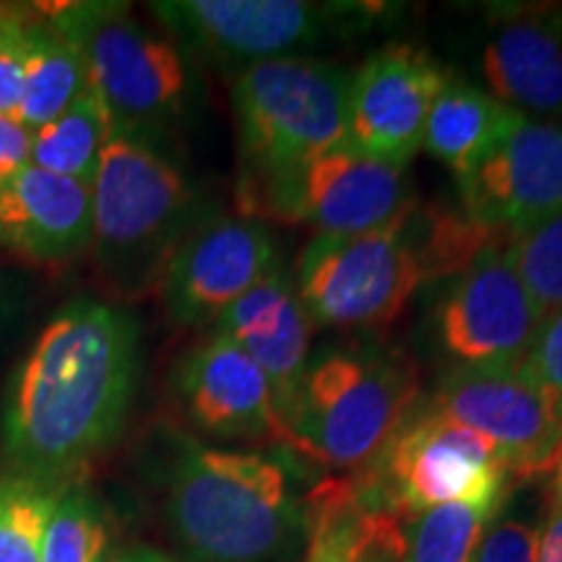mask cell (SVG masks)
Masks as SVG:
<instances>
[{"instance_id": "obj_1", "label": "cell", "mask_w": 562, "mask_h": 562, "mask_svg": "<svg viewBox=\"0 0 562 562\" xmlns=\"http://www.w3.org/2000/svg\"><path fill=\"white\" fill-rule=\"evenodd\" d=\"M136 349V326L121 307L79 297L55 313L5 391V467L70 484L121 432Z\"/></svg>"}, {"instance_id": "obj_2", "label": "cell", "mask_w": 562, "mask_h": 562, "mask_svg": "<svg viewBox=\"0 0 562 562\" xmlns=\"http://www.w3.org/2000/svg\"><path fill=\"white\" fill-rule=\"evenodd\" d=\"M165 516L188 562H284L305 531L284 463L191 438L175 446Z\"/></svg>"}, {"instance_id": "obj_3", "label": "cell", "mask_w": 562, "mask_h": 562, "mask_svg": "<svg viewBox=\"0 0 562 562\" xmlns=\"http://www.w3.org/2000/svg\"><path fill=\"white\" fill-rule=\"evenodd\" d=\"M349 87L347 68L302 55L237 70L232 110L240 140L243 216L281 222L300 172L347 138Z\"/></svg>"}, {"instance_id": "obj_4", "label": "cell", "mask_w": 562, "mask_h": 562, "mask_svg": "<svg viewBox=\"0 0 562 562\" xmlns=\"http://www.w3.org/2000/svg\"><path fill=\"white\" fill-rule=\"evenodd\" d=\"M91 193L97 271L123 300L157 292L178 245L209 216L186 172L133 131L112 133Z\"/></svg>"}, {"instance_id": "obj_5", "label": "cell", "mask_w": 562, "mask_h": 562, "mask_svg": "<svg viewBox=\"0 0 562 562\" xmlns=\"http://www.w3.org/2000/svg\"><path fill=\"white\" fill-rule=\"evenodd\" d=\"M419 378L378 349H336L307 364L286 417L294 451L341 472H364L409 419Z\"/></svg>"}, {"instance_id": "obj_6", "label": "cell", "mask_w": 562, "mask_h": 562, "mask_svg": "<svg viewBox=\"0 0 562 562\" xmlns=\"http://www.w3.org/2000/svg\"><path fill=\"white\" fill-rule=\"evenodd\" d=\"M47 16L79 47L89 87L115 128L149 136L172 123L191 97V70L170 37L149 32L123 3H60Z\"/></svg>"}, {"instance_id": "obj_7", "label": "cell", "mask_w": 562, "mask_h": 562, "mask_svg": "<svg viewBox=\"0 0 562 562\" xmlns=\"http://www.w3.org/2000/svg\"><path fill=\"white\" fill-rule=\"evenodd\" d=\"M412 211L362 235L313 237L294 284L313 326L383 328L404 313L430 279Z\"/></svg>"}, {"instance_id": "obj_8", "label": "cell", "mask_w": 562, "mask_h": 562, "mask_svg": "<svg viewBox=\"0 0 562 562\" xmlns=\"http://www.w3.org/2000/svg\"><path fill=\"white\" fill-rule=\"evenodd\" d=\"M505 476L487 438L427 406L404 422L355 487L364 508L412 518L448 503L503 501Z\"/></svg>"}, {"instance_id": "obj_9", "label": "cell", "mask_w": 562, "mask_h": 562, "mask_svg": "<svg viewBox=\"0 0 562 562\" xmlns=\"http://www.w3.org/2000/svg\"><path fill=\"white\" fill-rule=\"evenodd\" d=\"M508 243L487 245L435 311L438 344L456 368H518L544 323L510 261Z\"/></svg>"}, {"instance_id": "obj_10", "label": "cell", "mask_w": 562, "mask_h": 562, "mask_svg": "<svg viewBox=\"0 0 562 562\" xmlns=\"http://www.w3.org/2000/svg\"><path fill=\"white\" fill-rule=\"evenodd\" d=\"M430 409L487 438L508 474L533 480L558 467L562 419L521 368L448 370Z\"/></svg>"}, {"instance_id": "obj_11", "label": "cell", "mask_w": 562, "mask_h": 562, "mask_svg": "<svg viewBox=\"0 0 562 562\" xmlns=\"http://www.w3.org/2000/svg\"><path fill=\"white\" fill-rule=\"evenodd\" d=\"M149 9L180 45L237 70L318 45L347 16L344 5L302 0H170Z\"/></svg>"}, {"instance_id": "obj_12", "label": "cell", "mask_w": 562, "mask_h": 562, "mask_svg": "<svg viewBox=\"0 0 562 562\" xmlns=\"http://www.w3.org/2000/svg\"><path fill=\"white\" fill-rule=\"evenodd\" d=\"M277 263V245L263 222L206 216L167 263L157 294L180 326H201L227 311Z\"/></svg>"}, {"instance_id": "obj_13", "label": "cell", "mask_w": 562, "mask_h": 562, "mask_svg": "<svg viewBox=\"0 0 562 562\" xmlns=\"http://www.w3.org/2000/svg\"><path fill=\"white\" fill-rule=\"evenodd\" d=\"M461 188L467 214L503 237L560 214L562 128L516 112Z\"/></svg>"}, {"instance_id": "obj_14", "label": "cell", "mask_w": 562, "mask_h": 562, "mask_svg": "<svg viewBox=\"0 0 562 562\" xmlns=\"http://www.w3.org/2000/svg\"><path fill=\"white\" fill-rule=\"evenodd\" d=\"M453 76L430 55L389 45L351 74L347 144L370 157L406 167L422 146L435 97Z\"/></svg>"}, {"instance_id": "obj_15", "label": "cell", "mask_w": 562, "mask_h": 562, "mask_svg": "<svg viewBox=\"0 0 562 562\" xmlns=\"http://www.w3.org/2000/svg\"><path fill=\"white\" fill-rule=\"evenodd\" d=\"M414 206L404 167L341 140L300 172L281 222L307 224L331 237L362 235L402 220Z\"/></svg>"}, {"instance_id": "obj_16", "label": "cell", "mask_w": 562, "mask_h": 562, "mask_svg": "<svg viewBox=\"0 0 562 562\" xmlns=\"http://www.w3.org/2000/svg\"><path fill=\"white\" fill-rule=\"evenodd\" d=\"M175 393L201 432L222 440H269L294 451L261 368L220 331L178 362Z\"/></svg>"}, {"instance_id": "obj_17", "label": "cell", "mask_w": 562, "mask_h": 562, "mask_svg": "<svg viewBox=\"0 0 562 562\" xmlns=\"http://www.w3.org/2000/svg\"><path fill=\"white\" fill-rule=\"evenodd\" d=\"M216 331L235 341L261 368L286 425L311 364L307 355L313 336V321L302 305L294 281L273 266L256 286H250L216 318Z\"/></svg>"}, {"instance_id": "obj_18", "label": "cell", "mask_w": 562, "mask_h": 562, "mask_svg": "<svg viewBox=\"0 0 562 562\" xmlns=\"http://www.w3.org/2000/svg\"><path fill=\"white\" fill-rule=\"evenodd\" d=\"M91 186L26 165L0 178V245L40 263H66L91 250Z\"/></svg>"}, {"instance_id": "obj_19", "label": "cell", "mask_w": 562, "mask_h": 562, "mask_svg": "<svg viewBox=\"0 0 562 562\" xmlns=\"http://www.w3.org/2000/svg\"><path fill=\"white\" fill-rule=\"evenodd\" d=\"M490 97L516 112H562V11L508 13L480 53Z\"/></svg>"}, {"instance_id": "obj_20", "label": "cell", "mask_w": 562, "mask_h": 562, "mask_svg": "<svg viewBox=\"0 0 562 562\" xmlns=\"http://www.w3.org/2000/svg\"><path fill=\"white\" fill-rule=\"evenodd\" d=\"M516 110L505 108L472 83L451 79L435 97L422 146L461 182L487 157Z\"/></svg>"}, {"instance_id": "obj_21", "label": "cell", "mask_w": 562, "mask_h": 562, "mask_svg": "<svg viewBox=\"0 0 562 562\" xmlns=\"http://www.w3.org/2000/svg\"><path fill=\"white\" fill-rule=\"evenodd\" d=\"M89 87L79 47L47 16L45 5H32L26 24L24 94L16 121L26 131H40L70 108Z\"/></svg>"}, {"instance_id": "obj_22", "label": "cell", "mask_w": 562, "mask_h": 562, "mask_svg": "<svg viewBox=\"0 0 562 562\" xmlns=\"http://www.w3.org/2000/svg\"><path fill=\"white\" fill-rule=\"evenodd\" d=\"M115 133V121L94 89L87 91L55 121L32 133L30 161L40 170L94 186L102 151Z\"/></svg>"}, {"instance_id": "obj_23", "label": "cell", "mask_w": 562, "mask_h": 562, "mask_svg": "<svg viewBox=\"0 0 562 562\" xmlns=\"http://www.w3.org/2000/svg\"><path fill=\"white\" fill-rule=\"evenodd\" d=\"M305 529L307 552L302 562H362L375 516L364 508L355 482L331 480L307 497Z\"/></svg>"}, {"instance_id": "obj_24", "label": "cell", "mask_w": 562, "mask_h": 562, "mask_svg": "<svg viewBox=\"0 0 562 562\" xmlns=\"http://www.w3.org/2000/svg\"><path fill=\"white\" fill-rule=\"evenodd\" d=\"M501 501L448 503L406 518L398 537L396 562H474L484 529L495 518Z\"/></svg>"}, {"instance_id": "obj_25", "label": "cell", "mask_w": 562, "mask_h": 562, "mask_svg": "<svg viewBox=\"0 0 562 562\" xmlns=\"http://www.w3.org/2000/svg\"><path fill=\"white\" fill-rule=\"evenodd\" d=\"M60 490L11 467L0 469V562H40Z\"/></svg>"}, {"instance_id": "obj_26", "label": "cell", "mask_w": 562, "mask_h": 562, "mask_svg": "<svg viewBox=\"0 0 562 562\" xmlns=\"http://www.w3.org/2000/svg\"><path fill=\"white\" fill-rule=\"evenodd\" d=\"M108 544L100 503L83 484H66L47 521L40 562H108Z\"/></svg>"}, {"instance_id": "obj_27", "label": "cell", "mask_w": 562, "mask_h": 562, "mask_svg": "<svg viewBox=\"0 0 562 562\" xmlns=\"http://www.w3.org/2000/svg\"><path fill=\"white\" fill-rule=\"evenodd\" d=\"M510 261L542 315L562 307V211L510 237Z\"/></svg>"}, {"instance_id": "obj_28", "label": "cell", "mask_w": 562, "mask_h": 562, "mask_svg": "<svg viewBox=\"0 0 562 562\" xmlns=\"http://www.w3.org/2000/svg\"><path fill=\"white\" fill-rule=\"evenodd\" d=\"M30 16L32 5L0 3V115H9L13 121L24 94Z\"/></svg>"}, {"instance_id": "obj_29", "label": "cell", "mask_w": 562, "mask_h": 562, "mask_svg": "<svg viewBox=\"0 0 562 562\" xmlns=\"http://www.w3.org/2000/svg\"><path fill=\"white\" fill-rule=\"evenodd\" d=\"M518 368L547 393L562 419V307L547 315Z\"/></svg>"}, {"instance_id": "obj_30", "label": "cell", "mask_w": 562, "mask_h": 562, "mask_svg": "<svg viewBox=\"0 0 562 562\" xmlns=\"http://www.w3.org/2000/svg\"><path fill=\"white\" fill-rule=\"evenodd\" d=\"M539 531L518 518H503L484 531L474 562H537Z\"/></svg>"}, {"instance_id": "obj_31", "label": "cell", "mask_w": 562, "mask_h": 562, "mask_svg": "<svg viewBox=\"0 0 562 562\" xmlns=\"http://www.w3.org/2000/svg\"><path fill=\"white\" fill-rule=\"evenodd\" d=\"M32 131H26L19 121L0 115V178L32 165Z\"/></svg>"}, {"instance_id": "obj_32", "label": "cell", "mask_w": 562, "mask_h": 562, "mask_svg": "<svg viewBox=\"0 0 562 562\" xmlns=\"http://www.w3.org/2000/svg\"><path fill=\"white\" fill-rule=\"evenodd\" d=\"M537 562H562V508H554L544 531L539 533Z\"/></svg>"}, {"instance_id": "obj_33", "label": "cell", "mask_w": 562, "mask_h": 562, "mask_svg": "<svg viewBox=\"0 0 562 562\" xmlns=\"http://www.w3.org/2000/svg\"><path fill=\"white\" fill-rule=\"evenodd\" d=\"M108 562H178V560L170 558V554H165L161 550H154V547L133 544L112 554V558H108Z\"/></svg>"}, {"instance_id": "obj_34", "label": "cell", "mask_w": 562, "mask_h": 562, "mask_svg": "<svg viewBox=\"0 0 562 562\" xmlns=\"http://www.w3.org/2000/svg\"><path fill=\"white\" fill-rule=\"evenodd\" d=\"M554 508H562V474H554Z\"/></svg>"}, {"instance_id": "obj_35", "label": "cell", "mask_w": 562, "mask_h": 562, "mask_svg": "<svg viewBox=\"0 0 562 562\" xmlns=\"http://www.w3.org/2000/svg\"><path fill=\"white\" fill-rule=\"evenodd\" d=\"M552 474H562V446H560V456H558V467H554Z\"/></svg>"}]
</instances>
